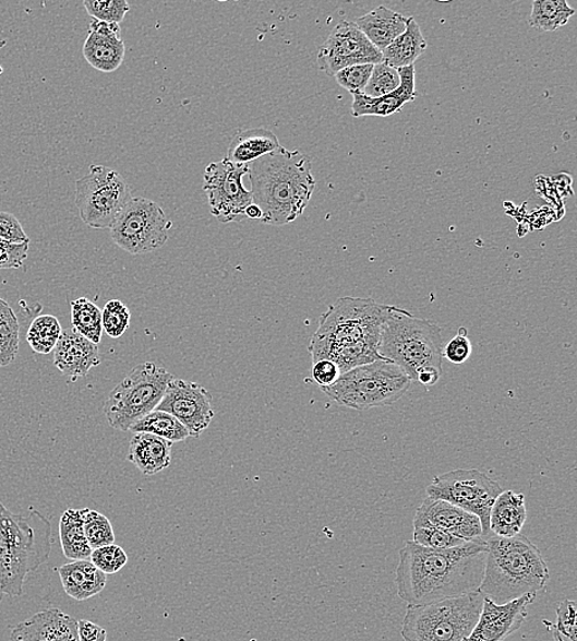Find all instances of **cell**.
<instances>
[{"label":"cell","mask_w":577,"mask_h":641,"mask_svg":"<svg viewBox=\"0 0 577 641\" xmlns=\"http://www.w3.org/2000/svg\"><path fill=\"white\" fill-rule=\"evenodd\" d=\"M247 218L262 219L263 213L255 204L250 205L245 212Z\"/></svg>","instance_id":"7dc6e473"},{"label":"cell","mask_w":577,"mask_h":641,"mask_svg":"<svg viewBox=\"0 0 577 641\" xmlns=\"http://www.w3.org/2000/svg\"><path fill=\"white\" fill-rule=\"evenodd\" d=\"M0 368H2V366H0Z\"/></svg>","instance_id":"681fc988"},{"label":"cell","mask_w":577,"mask_h":641,"mask_svg":"<svg viewBox=\"0 0 577 641\" xmlns=\"http://www.w3.org/2000/svg\"><path fill=\"white\" fill-rule=\"evenodd\" d=\"M388 309L389 305L370 298L346 296L336 300L322 314L320 328L308 347L313 363L332 360L345 375L353 368L383 359L378 346Z\"/></svg>","instance_id":"7a4b0ae2"},{"label":"cell","mask_w":577,"mask_h":641,"mask_svg":"<svg viewBox=\"0 0 577 641\" xmlns=\"http://www.w3.org/2000/svg\"><path fill=\"white\" fill-rule=\"evenodd\" d=\"M0 238L11 244L31 242L21 222L15 215L5 212H0Z\"/></svg>","instance_id":"ee69618b"},{"label":"cell","mask_w":577,"mask_h":641,"mask_svg":"<svg viewBox=\"0 0 577 641\" xmlns=\"http://www.w3.org/2000/svg\"><path fill=\"white\" fill-rule=\"evenodd\" d=\"M172 223L157 203L132 198L110 227L111 238L121 250L133 256L159 250L168 242Z\"/></svg>","instance_id":"8fae6325"},{"label":"cell","mask_w":577,"mask_h":641,"mask_svg":"<svg viewBox=\"0 0 577 641\" xmlns=\"http://www.w3.org/2000/svg\"><path fill=\"white\" fill-rule=\"evenodd\" d=\"M417 527H435L465 542L484 539L482 522L476 514L431 497H428L417 511L413 529Z\"/></svg>","instance_id":"2e32d148"},{"label":"cell","mask_w":577,"mask_h":641,"mask_svg":"<svg viewBox=\"0 0 577 641\" xmlns=\"http://www.w3.org/2000/svg\"><path fill=\"white\" fill-rule=\"evenodd\" d=\"M478 591L424 606H408L401 626L406 641H466L482 614Z\"/></svg>","instance_id":"52a82bcc"},{"label":"cell","mask_w":577,"mask_h":641,"mask_svg":"<svg viewBox=\"0 0 577 641\" xmlns=\"http://www.w3.org/2000/svg\"><path fill=\"white\" fill-rule=\"evenodd\" d=\"M374 64H356L336 73L335 80L342 88L353 93H362L368 85Z\"/></svg>","instance_id":"60d3db41"},{"label":"cell","mask_w":577,"mask_h":641,"mask_svg":"<svg viewBox=\"0 0 577 641\" xmlns=\"http://www.w3.org/2000/svg\"><path fill=\"white\" fill-rule=\"evenodd\" d=\"M408 16L392 11V9L381 5L373 9L372 12L364 14L356 21V25L360 28L370 43L376 47L378 51H384L387 47L396 40L404 32L407 31L409 23Z\"/></svg>","instance_id":"cb8c5ba5"},{"label":"cell","mask_w":577,"mask_h":641,"mask_svg":"<svg viewBox=\"0 0 577 641\" xmlns=\"http://www.w3.org/2000/svg\"><path fill=\"white\" fill-rule=\"evenodd\" d=\"M575 9L565 0H534L530 25L536 31L553 33L569 23Z\"/></svg>","instance_id":"f546056e"},{"label":"cell","mask_w":577,"mask_h":641,"mask_svg":"<svg viewBox=\"0 0 577 641\" xmlns=\"http://www.w3.org/2000/svg\"><path fill=\"white\" fill-rule=\"evenodd\" d=\"M428 49V43L416 19L410 17L407 31L382 51L384 63L393 69H404L416 63Z\"/></svg>","instance_id":"4316f807"},{"label":"cell","mask_w":577,"mask_h":641,"mask_svg":"<svg viewBox=\"0 0 577 641\" xmlns=\"http://www.w3.org/2000/svg\"><path fill=\"white\" fill-rule=\"evenodd\" d=\"M62 331L61 323L55 316H38L28 328L26 341L35 353L47 356L55 351Z\"/></svg>","instance_id":"1f68e13d"},{"label":"cell","mask_w":577,"mask_h":641,"mask_svg":"<svg viewBox=\"0 0 577 641\" xmlns=\"http://www.w3.org/2000/svg\"><path fill=\"white\" fill-rule=\"evenodd\" d=\"M91 561L96 568L103 571L105 575H108V573L113 575V573H117L127 567L129 557L127 551L119 547V545L110 544L94 549L91 555Z\"/></svg>","instance_id":"ab89813d"},{"label":"cell","mask_w":577,"mask_h":641,"mask_svg":"<svg viewBox=\"0 0 577 641\" xmlns=\"http://www.w3.org/2000/svg\"><path fill=\"white\" fill-rule=\"evenodd\" d=\"M400 85L397 91L381 98L365 97L363 93H353L352 117H381L387 118L401 110L404 105L417 99L416 64L398 70Z\"/></svg>","instance_id":"44dd1931"},{"label":"cell","mask_w":577,"mask_h":641,"mask_svg":"<svg viewBox=\"0 0 577 641\" xmlns=\"http://www.w3.org/2000/svg\"><path fill=\"white\" fill-rule=\"evenodd\" d=\"M534 600V595H528L506 605H495L493 601L484 598L482 614L466 641H504L521 629L528 616L527 608Z\"/></svg>","instance_id":"e0dca14e"},{"label":"cell","mask_w":577,"mask_h":641,"mask_svg":"<svg viewBox=\"0 0 577 641\" xmlns=\"http://www.w3.org/2000/svg\"><path fill=\"white\" fill-rule=\"evenodd\" d=\"M119 24L92 19L91 31L83 46V56L93 69L104 73L118 71L127 55Z\"/></svg>","instance_id":"ac0fdd59"},{"label":"cell","mask_w":577,"mask_h":641,"mask_svg":"<svg viewBox=\"0 0 577 641\" xmlns=\"http://www.w3.org/2000/svg\"><path fill=\"white\" fill-rule=\"evenodd\" d=\"M341 376L340 368L332 360L322 359L313 363L312 378L321 389L334 385Z\"/></svg>","instance_id":"f6af8a7d"},{"label":"cell","mask_w":577,"mask_h":641,"mask_svg":"<svg viewBox=\"0 0 577 641\" xmlns=\"http://www.w3.org/2000/svg\"><path fill=\"white\" fill-rule=\"evenodd\" d=\"M3 597H4V592H3L2 587H0V604H2Z\"/></svg>","instance_id":"c3c4849f"},{"label":"cell","mask_w":577,"mask_h":641,"mask_svg":"<svg viewBox=\"0 0 577 641\" xmlns=\"http://www.w3.org/2000/svg\"><path fill=\"white\" fill-rule=\"evenodd\" d=\"M27 244H11L0 238V270H19L24 265L28 253Z\"/></svg>","instance_id":"7bdbcfd3"},{"label":"cell","mask_w":577,"mask_h":641,"mask_svg":"<svg viewBox=\"0 0 577 641\" xmlns=\"http://www.w3.org/2000/svg\"><path fill=\"white\" fill-rule=\"evenodd\" d=\"M486 541L454 549H430L407 542L399 551L398 596L408 606H424L478 591L483 581Z\"/></svg>","instance_id":"6da1fadb"},{"label":"cell","mask_w":577,"mask_h":641,"mask_svg":"<svg viewBox=\"0 0 577 641\" xmlns=\"http://www.w3.org/2000/svg\"><path fill=\"white\" fill-rule=\"evenodd\" d=\"M72 327L86 340L99 344L103 336L101 310L93 301L80 298L71 304Z\"/></svg>","instance_id":"d6a6232c"},{"label":"cell","mask_w":577,"mask_h":641,"mask_svg":"<svg viewBox=\"0 0 577 641\" xmlns=\"http://www.w3.org/2000/svg\"><path fill=\"white\" fill-rule=\"evenodd\" d=\"M503 487L477 468H458V471L437 475L428 486V497L447 501L459 509L473 513L482 522L483 537H489L490 511L502 494Z\"/></svg>","instance_id":"7c38bea8"},{"label":"cell","mask_w":577,"mask_h":641,"mask_svg":"<svg viewBox=\"0 0 577 641\" xmlns=\"http://www.w3.org/2000/svg\"><path fill=\"white\" fill-rule=\"evenodd\" d=\"M80 641H107V630L91 620H79Z\"/></svg>","instance_id":"bcb514c9"},{"label":"cell","mask_w":577,"mask_h":641,"mask_svg":"<svg viewBox=\"0 0 577 641\" xmlns=\"http://www.w3.org/2000/svg\"><path fill=\"white\" fill-rule=\"evenodd\" d=\"M175 379L166 368L146 361L133 368L105 401L103 413L113 429L128 432L156 409Z\"/></svg>","instance_id":"9c48e42d"},{"label":"cell","mask_w":577,"mask_h":641,"mask_svg":"<svg viewBox=\"0 0 577 641\" xmlns=\"http://www.w3.org/2000/svg\"><path fill=\"white\" fill-rule=\"evenodd\" d=\"M486 541L484 577L478 589L480 595L495 605L528 595L537 596L550 581L543 555L536 545L519 533L512 538L490 535Z\"/></svg>","instance_id":"277c9868"},{"label":"cell","mask_w":577,"mask_h":641,"mask_svg":"<svg viewBox=\"0 0 577 641\" xmlns=\"http://www.w3.org/2000/svg\"><path fill=\"white\" fill-rule=\"evenodd\" d=\"M412 537V542L421 545V547L438 550L454 549L469 543L435 527L413 529Z\"/></svg>","instance_id":"f35d334b"},{"label":"cell","mask_w":577,"mask_h":641,"mask_svg":"<svg viewBox=\"0 0 577 641\" xmlns=\"http://www.w3.org/2000/svg\"><path fill=\"white\" fill-rule=\"evenodd\" d=\"M21 344V327L12 306L0 298V366H11Z\"/></svg>","instance_id":"4dcf8cb0"},{"label":"cell","mask_w":577,"mask_h":641,"mask_svg":"<svg viewBox=\"0 0 577 641\" xmlns=\"http://www.w3.org/2000/svg\"><path fill=\"white\" fill-rule=\"evenodd\" d=\"M132 200L128 181L109 167L93 165L76 180L75 204L82 222L92 228H110Z\"/></svg>","instance_id":"30bf717a"},{"label":"cell","mask_w":577,"mask_h":641,"mask_svg":"<svg viewBox=\"0 0 577 641\" xmlns=\"http://www.w3.org/2000/svg\"><path fill=\"white\" fill-rule=\"evenodd\" d=\"M11 641H80L79 620L59 608L37 612L13 629Z\"/></svg>","instance_id":"d6986e66"},{"label":"cell","mask_w":577,"mask_h":641,"mask_svg":"<svg viewBox=\"0 0 577 641\" xmlns=\"http://www.w3.org/2000/svg\"><path fill=\"white\" fill-rule=\"evenodd\" d=\"M53 361L63 376L74 381L88 376L93 368L100 365L101 358L98 344L70 329L62 331L55 348Z\"/></svg>","instance_id":"ffe728a7"},{"label":"cell","mask_w":577,"mask_h":641,"mask_svg":"<svg viewBox=\"0 0 577 641\" xmlns=\"http://www.w3.org/2000/svg\"><path fill=\"white\" fill-rule=\"evenodd\" d=\"M156 409L175 416L189 430L190 437L199 438L215 417L213 396L194 381L172 379L165 397Z\"/></svg>","instance_id":"9a60e30c"},{"label":"cell","mask_w":577,"mask_h":641,"mask_svg":"<svg viewBox=\"0 0 577 641\" xmlns=\"http://www.w3.org/2000/svg\"><path fill=\"white\" fill-rule=\"evenodd\" d=\"M63 555L71 561L89 560L93 549L85 537L84 510H67L60 520Z\"/></svg>","instance_id":"83f0119b"},{"label":"cell","mask_w":577,"mask_h":641,"mask_svg":"<svg viewBox=\"0 0 577 641\" xmlns=\"http://www.w3.org/2000/svg\"><path fill=\"white\" fill-rule=\"evenodd\" d=\"M400 85V75L397 69L387 63L374 64L371 79L362 92L365 97L381 98L397 91Z\"/></svg>","instance_id":"e575fe53"},{"label":"cell","mask_w":577,"mask_h":641,"mask_svg":"<svg viewBox=\"0 0 577 641\" xmlns=\"http://www.w3.org/2000/svg\"><path fill=\"white\" fill-rule=\"evenodd\" d=\"M247 175L248 166L235 165L227 158L207 166L204 190L209 212L219 223H242L247 219V209L254 204L252 190L243 185Z\"/></svg>","instance_id":"4fadbf2b"},{"label":"cell","mask_w":577,"mask_h":641,"mask_svg":"<svg viewBox=\"0 0 577 641\" xmlns=\"http://www.w3.org/2000/svg\"><path fill=\"white\" fill-rule=\"evenodd\" d=\"M84 7L95 21L119 25L130 12L127 0H85Z\"/></svg>","instance_id":"74e56055"},{"label":"cell","mask_w":577,"mask_h":641,"mask_svg":"<svg viewBox=\"0 0 577 641\" xmlns=\"http://www.w3.org/2000/svg\"><path fill=\"white\" fill-rule=\"evenodd\" d=\"M103 330L111 339H120L130 328L131 312L120 300H111L104 306L101 311Z\"/></svg>","instance_id":"8d00e7d4"},{"label":"cell","mask_w":577,"mask_h":641,"mask_svg":"<svg viewBox=\"0 0 577 641\" xmlns=\"http://www.w3.org/2000/svg\"><path fill=\"white\" fill-rule=\"evenodd\" d=\"M552 631L554 641H576V602L564 600L556 607V624L543 620Z\"/></svg>","instance_id":"d590c367"},{"label":"cell","mask_w":577,"mask_h":641,"mask_svg":"<svg viewBox=\"0 0 577 641\" xmlns=\"http://www.w3.org/2000/svg\"><path fill=\"white\" fill-rule=\"evenodd\" d=\"M470 354L471 343L466 328H460L457 336L449 341L444 347V351H442V357L454 363L456 366L464 365L469 359Z\"/></svg>","instance_id":"b9f144b4"},{"label":"cell","mask_w":577,"mask_h":641,"mask_svg":"<svg viewBox=\"0 0 577 641\" xmlns=\"http://www.w3.org/2000/svg\"><path fill=\"white\" fill-rule=\"evenodd\" d=\"M248 167L263 224L285 226L303 215L316 185L310 158L281 146Z\"/></svg>","instance_id":"3957f363"},{"label":"cell","mask_w":577,"mask_h":641,"mask_svg":"<svg viewBox=\"0 0 577 641\" xmlns=\"http://www.w3.org/2000/svg\"><path fill=\"white\" fill-rule=\"evenodd\" d=\"M383 62L382 52L363 35L358 25L341 21L320 49L321 71L334 76L339 71L356 64Z\"/></svg>","instance_id":"5bb4252c"},{"label":"cell","mask_w":577,"mask_h":641,"mask_svg":"<svg viewBox=\"0 0 577 641\" xmlns=\"http://www.w3.org/2000/svg\"><path fill=\"white\" fill-rule=\"evenodd\" d=\"M84 532L93 550L117 541L110 520L98 511L84 509Z\"/></svg>","instance_id":"836d02e7"},{"label":"cell","mask_w":577,"mask_h":641,"mask_svg":"<svg viewBox=\"0 0 577 641\" xmlns=\"http://www.w3.org/2000/svg\"><path fill=\"white\" fill-rule=\"evenodd\" d=\"M171 449L172 443L167 439L148 434H136L130 442L128 461L143 475H157L170 466Z\"/></svg>","instance_id":"603a6c76"},{"label":"cell","mask_w":577,"mask_h":641,"mask_svg":"<svg viewBox=\"0 0 577 641\" xmlns=\"http://www.w3.org/2000/svg\"><path fill=\"white\" fill-rule=\"evenodd\" d=\"M441 333L436 323L389 305L381 331L378 354L398 366L411 381H418L428 371L442 375L444 343Z\"/></svg>","instance_id":"8992f818"},{"label":"cell","mask_w":577,"mask_h":641,"mask_svg":"<svg viewBox=\"0 0 577 641\" xmlns=\"http://www.w3.org/2000/svg\"><path fill=\"white\" fill-rule=\"evenodd\" d=\"M280 147V141L273 131L265 128L252 129L236 135L226 158L235 165L248 166Z\"/></svg>","instance_id":"484cf974"},{"label":"cell","mask_w":577,"mask_h":641,"mask_svg":"<svg viewBox=\"0 0 577 641\" xmlns=\"http://www.w3.org/2000/svg\"><path fill=\"white\" fill-rule=\"evenodd\" d=\"M133 434H148L169 440L171 443L184 442L189 430L175 416L165 411L154 409L131 428Z\"/></svg>","instance_id":"f1b7e54d"},{"label":"cell","mask_w":577,"mask_h":641,"mask_svg":"<svg viewBox=\"0 0 577 641\" xmlns=\"http://www.w3.org/2000/svg\"><path fill=\"white\" fill-rule=\"evenodd\" d=\"M52 527L46 517L35 510L15 514L0 502V587L4 595H23L28 573L50 558Z\"/></svg>","instance_id":"5b68a950"},{"label":"cell","mask_w":577,"mask_h":641,"mask_svg":"<svg viewBox=\"0 0 577 641\" xmlns=\"http://www.w3.org/2000/svg\"><path fill=\"white\" fill-rule=\"evenodd\" d=\"M57 571L67 595L79 602L98 596L107 587V575L91 560L72 561Z\"/></svg>","instance_id":"7402d4cb"},{"label":"cell","mask_w":577,"mask_h":641,"mask_svg":"<svg viewBox=\"0 0 577 641\" xmlns=\"http://www.w3.org/2000/svg\"><path fill=\"white\" fill-rule=\"evenodd\" d=\"M527 519L525 496L503 491L490 511V532L497 537L512 538L521 533Z\"/></svg>","instance_id":"d4e9b609"},{"label":"cell","mask_w":577,"mask_h":641,"mask_svg":"<svg viewBox=\"0 0 577 641\" xmlns=\"http://www.w3.org/2000/svg\"><path fill=\"white\" fill-rule=\"evenodd\" d=\"M411 380L394 363L380 359L346 371L334 385L322 391L341 406L363 411L396 404Z\"/></svg>","instance_id":"ba28073f"}]
</instances>
